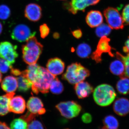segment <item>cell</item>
Wrapping results in <instances>:
<instances>
[{
    "instance_id": "6da1fadb",
    "label": "cell",
    "mask_w": 129,
    "mask_h": 129,
    "mask_svg": "<svg viewBox=\"0 0 129 129\" xmlns=\"http://www.w3.org/2000/svg\"><path fill=\"white\" fill-rule=\"evenodd\" d=\"M22 74L31 81L32 91L36 94L40 92L48 93L51 83L56 78L46 69L36 63L29 65Z\"/></svg>"
},
{
    "instance_id": "7a4b0ae2",
    "label": "cell",
    "mask_w": 129,
    "mask_h": 129,
    "mask_svg": "<svg viewBox=\"0 0 129 129\" xmlns=\"http://www.w3.org/2000/svg\"><path fill=\"white\" fill-rule=\"evenodd\" d=\"M26 42L22 48L24 61L29 65L36 63L42 53L43 45L35 36L30 37Z\"/></svg>"
},
{
    "instance_id": "3957f363",
    "label": "cell",
    "mask_w": 129,
    "mask_h": 129,
    "mask_svg": "<svg viewBox=\"0 0 129 129\" xmlns=\"http://www.w3.org/2000/svg\"><path fill=\"white\" fill-rule=\"evenodd\" d=\"M116 95L113 88L107 84H102L97 86L93 94L95 102L101 107L111 105L115 100Z\"/></svg>"
},
{
    "instance_id": "277c9868",
    "label": "cell",
    "mask_w": 129,
    "mask_h": 129,
    "mask_svg": "<svg viewBox=\"0 0 129 129\" xmlns=\"http://www.w3.org/2000/svg\"><path fill=\"white\" fill-rule=\"evenodd\" d=\"M90 75L89 71L78 63H74L67 68L65 73L63 75L62 78L72 84L83 81Z\"/></svg>"
},
{
    "instance_id": "5b68a950",
    "label": "cell",
    "mask_w": 129,
    "mask_h": 129,
    "mask_svg": "<svg viewBox=\"0 0 129 129\" xmlns=\"http://www.w3.org/2000/svg\"><path fill=\"white\" fill-rule=\"evenodd\" d=\"M56 108L63 117L72 119L79 115L81 110V107L74 101L61 102L56 106Z\"/></svg>"
},
{
    "instance_id": "8992f818",
    "label": "cell",
    "mask_w": 129,
    "mask_h": 129,
    "mask_svg": "<svg viewBox=\"0 0 129 129\" xmlns=\"http://www.w3.org/2000/svg\"><path fill=\"white\" fill-rule=\"evenodd\" d=\"M106 22L111 29H122L124 26L123 20L118 11L113 7H108L104 11Z\"/></svg>"
},
{
    "instance_id": "52a82bcc",
    "label": "cell",
    "mask_w": 129,
    "mask_h": 129,
    "mask_svg": "<svg viewBox=\"0 0 129 129\" xmlns=\"http://www.w3.org/2000/svg\"><path fill=\"white\" fill-rule=\"evenodd\" d=\"M17 46L8 41L0 42V57L7 61L11 65L14 64L18 56Z\"/></svg>"
},
{
    "instance_id": "ba28073f",
    "label": "cell",
    "mask_w": 129,
    "mask_h": 129,
    "mask_svg": "<svg viewBox=\"0 0 129 129\" xmlns=\"http://www.w3.org/2000/svg\"><path fill=\"white\" fill-rule=\"evenodd\" d=\"M110 39L106 36L101 38L97 46L96 50L92 53L91 58L97 63L101 62L102 55L103 53H108L111 56H114L112 51V48L109 45Z\"/></svg>"
},
{
    "instance_id": "9c48e42d",
    "label": "cell",
    "mask_w": 129,
    "mask_h": 129,
    "mask_svg": "<svg viewBox=\"0 0 129 129\" xmlns=\"http://www.w3.org/2000/svg\"><path fill=\"white\" fill-rule=\"evenodd\" d=\"M36 32H32L30 28L24 24H18L12 30L11 37L12 39L19 42L26 41L30 37L34 36Z\"/></svg>"
},
{
    "instance_id": "30bf717a",
    "label": "cell",
    "mask_w": 129,
    "mask_h": 129,
    "mask_svg": "<svg viewBox=\"0 0 129 129\" xmlns=\"http://www.w3.org/2000/svg\"><path fill=\"white\" fill-rule=\"evenodd\" d=\"M101 0H72L68 9L73 14H76L78 11H84L86 8L97 4Z\"/></svg>"
},
{
    "instance_id": "8fae6325",
    "label": "cell",
    "mask_w": 129,
    "mask_h": 129,
    "mask_svg": "<svg viewBox=\"0 0 129 129\" xmlns=\"http://www.w3.org/2000/svg\"><path fill=\"white\" fill-rule=\"evenodd\" d=\"M27 108L29 112L35 115H42L46 112L41 100L37 97H30L27 102Z\"/></svg>"
},
{
    "instance_id": "7c38bea8",
    "label": "cell",
    "mask_w": 129,
    "mask_h": 129,
    "mask_svg": "<svg viewBox=\"0 0 129 129\" xmlns=\"http://www.w3.org/2000/svg\"><path fill=\"white\" fill-rule=\"evenodd\" d=\"M9 112L16 114H22L26 108L25 100L20 95L13 96L9 100L8 103Z\"/></svg>"
},
{
    "instance_id": "4fadbf2b",
    "label": "cell",
    "mask_w": 129,
    "mask_h": 129,
    "mask_svg": "<svg viewBox=\"0 0 129 129\" xmlns=\"http://www.w3.org/2000/svg\"><path fill=\"white\" fill-rule=\"evenodd\" d=\"M46 69L54 76L59 75L64 71L65 64L60 58H53L48 60L46 64Z\"/></svg>"
},
{
    "instance_id": "5bb4252c",
    "label": "cell",
    "mask_w": 129,
    "mask_h": 129,
    "mask_svg": "<svg viewBox=\"0 0 129 129\" xmlns=\"http://www.w3.org/2000/svg\"><path fill=\"white\" fill-rule=\"evenodd\" d=\"M24 16L30 21L37 22L42 17L41 7L39 5L35 3H30L25 8Z\"/></svg>"
},
{
    "instance_id": "9a60e30c",
    "label": "cell",
    "mask_w": 129,
    "mask_h": 129,
    "mask_svg": "<svg viewBox=\"0 0 129 129\" xmlns=\"http://www.w3.org/2000/svg\"><path fill=\"white\" fill-rule=\"evenodd\" d=\"M114 112L120 116H124L129 113V100L125 98H118L114 103Z\"/></svg>"
},
{
    "instance_id": "2e32d148",
    "label": "cell",
    "mask_w": 129,
    "mask_h": 129,
    "mask_svg": "<svg viewBox=\"0 0 129 129\" xmlns=\"http://www.w3.org/2000/svg\"><path fill=\"white\" fill-rule=\"evenodd\" d=\"M74 90L79 99L88 97L93 91L92 86L86 81H81L75 84Z\"/></svg>"
},
{
    "instance_id": "e0dca14e",
    "label": "cell",
    "mask_w": 129,
    "mask_h": 129,
    "mask_svg": "<svg viewBox=\"0 0 129 129\" xmlns=\"http://www.w3.org/2000/svg\"><path fill=\"white\" fill-rule=\"evenodd\" d=\"M102 14L98 11H91L88 13L86 17V21L91 28L98 27L103 22Z\"/></svg>"
},
{
    "instance_id": "ac0fdd59",
    "label": "cell",
    "mask_w": 129,
    "mask_h": 129,
    "mask_svg": "<svg viewBox=\"0 0 129 129\" xmlns=\"http://www.w3.org/2000/svg\"><path fill=\"white\" fill-rule=\"evenodd\" d=\"M1 86L5 92H14L18 88L17 80V78L13 76H6L2 80Z\"/></svg>"
},
{
    "instance_id": "d6986e66",
    "label": "cell",
    "mask_w": 129,
    "mask_h": 129,
    "mask_svg": "<svg viewBox=\"0 0 129 129\" xmlns=\"http://www.w3.org/2000/svg\"><path fill=\"white\" fill-rule=\"evenodd\" d=\"M109 70L112 74L114 75L120 77L125 75L124 63L120 59H118L112 62L109 66Z\"/></svg>"
},
{
    "instance_id": "ffe728a7",
    "label": "cell",
    "mask_w": 129,
    "mask_h": 129,
    "mask_svg": "<svg viewBox=\"0 0 129 129\" xmlns=\"http://www.w3.org/2000/svg\"><path fill=\"white\" fill-rule=\"evenodd\" d=\"M14 94V92H11L0 96V115H6L9 112L8 106L9 101Z\"/></svg>"
},
{
    "instance_id": "44dd1931",
    "label": "cell",
    "mask_w": 129,
    "mask_h": 129,
    "mask_svg": "<svg viewBox=\"0 0 129 129\" xmlns=\"http://www.w3.org/2000/svg\"><path fill=\"white\" fill-rule=\"evenodd\" d=\"M17 79L18 89L20 92H27L32 87V83L31 81L22 74L18 76Z\"/></svg>"
},
{
    "instance_id": "7402d4cb",
    "label": "cell",
    "mask_w": 129,
    "mask_h": 129,
    "mask_svg": "<svg viewBox=\"0 0 129 129\" xmlns=\"http://www.w3.org/2000/svg\"><path fill=\"white\" fill-rule=\"evenodd\" d=\"M116 88L118 92L123 95L129 94V78L127 76H122L116 84Z\"/></svg>"
},
{
    "instance_id": "603a6c76",
    "label": "cell",
    "mask_w": 129,
    "mask_h": 129,
    "mask_svg": "<svg viewBox=\"0 0 129 129\" xmlns=\"http://www.w3.org/2000/svg\"><path fill=\"white\" fill-rule=\"evenodd\" d=\"M91 52L90 47L86 43H82L79 45L76 50L77 55L82 58H86L89 57L91 53Z\"/></svg>"
},
{
    "instance_id": "cb8c5ba5",
    "label": "cell",
    "mask_w": 129,
    "mask_h": 129,
    "mask_svg": "<svg viewBox=\"0 0 129 129\" xmlns=\"http://www.w3.org/2000/svg\"><path fill=\"white\" fill-rule=\"evenodd\" d=\"M104 128L107 129H118L119 122L114 116L109 115L103 119Z\"/></svg>"
},
{
    "instance_id": "d4e9b609",
    "label": "cell",
    "mask_w": 129,
    "mask_h": 129,
    "mask_svg": "<svg viewBox=\"0 0 129 129\" xmlns=\"http://www.w3.org/2000/svg\"><path fill=\"white\" fill-rule=\"evenodd\" d=\"M49 89L53 94L58 95L63 91L64 88L62 83L58 79L55 78L51 83Z\"/></svg>"
},
{
    "instance_id": "484cf974",
    "label": "cell",
    "mask_w": 129,
    "mask_h": 129,
    "mask_svg": "<svg viewBox=\"0 0 129 129\" xmlns=\"http://www.w3.org/2000/svg\"><path fill=\"white\" fill-rule=\"evenodd\" d=\"M111 32V28L108 25L102 23L97 27L95 30V34L98 37H101L107 36L110 34Z\"/></svg>"
},
{
    "instance_id": "4316f807",
    "label": "cell",
    "mask_w": 129,
    "mask_h": 129,
    "mask_svg": "<svg viewBox=\"0 0 129 129\" xmlns=\"http://www.w3.org/2000/svg\"><path fill=\"white\" fill-rule=\"evenodd\" d=\"M10 129H28V123L22 118L16 119L11 123Z\"/></svg>"
},
{
    "instance_id": "83f0119b",
    "label": "cell",
    "mask_w": 129,
    "mask_h": 129,
    "mask_svg": "<svg viewBox=\"0 0 129 129\" xmlns=\"http://www.w3.org/2000/svg\"><path fill=\"white\" fill-rule=\"evenodd\" d=\"M36 115L29 118L27 120L28 123V129H44V127L41 122L36 120L35 117Z\"/></svg>"
},
{
    "instance_id": "f1b7e54d",
    "label": "cell",
    "mask_w": 129,
    "mask_h": 129,
    "mask_svg": "<svg viewBox=\"0 0 129 129\" xmlns=\"http://www.w3.org/2000/svg\"><path fill=\"white\" fill-rule=\"evenodd\" d=\"M116 56L118 59L122 60L124 63L125 66V75L129 78V53L127 55L124 56L119 52L116 53Z\"/></svg>"
},
{
    "instance_id": "f546056e",
    "label": "cell",
    "mask_w": 129,
    "mask_h": 129,
    "mask_svg": "<svg viewBox=\"0 0 129 129\" xmlns=\"http://www.w3.org/2000/svg\"><path fill=\"white\" fill-rule=\"evenodd\" d=\"M11 14V11L9 7L5 5H0V19L7 20Z\"/></svg>"
},
{
    "instance_id": "4dcf8cb0",
    "label": "cell",
    "mask_w": 129,
    "mask_h": 129,
    "mask_svg": "<svg viewBox=\"0 0 129 129\" xmlns=\"http://www.w3.org/2000/svg\"><path fill=\"white\" fill-rule=\"evenodd\" d=\"M12 66L6 60L0 58V72L2 73H7L12 68Z\"/></svg>"
},
{
    "instance_id": "1f68e13d",
    "label": "cell",
    "mask_w": 129,
    "mask_h": 129,
    "mask_svg": "<svg viewBox=\"0 0 129 129\" xmlns=\"http://www.w3.org/2000/svg\"><path fill=\"white\" fill-rule=\"evenodd\" d=\"M122 17L124 25L129 24V4L125 7L122 13Z\"/></svg>"
},
{
    "instance_id": "d6a6232c",
    "label": "cell",
    "mask_w": 129,
    "mask_h": 129,
    "mask_svg": "<svg viewBox=\"0 0 129 129\" xmlns=\"http://www.w3.org/2000/svg\"><path fill=\"white\" fill-rule=\"evenodd\" d=\"M40 31L41 38L45 39L49 34L50 29L46 24H44L40 26Z\"/></svg>"
},
{
    "instance_id": "836d02e7",
    "label": "cell",
    "mask_w": 129,
    "mask_h": 129,
    "mask_svg": "<svg viewBox=\"0 0 129 129\" xmlns=\"http://www.w3.org/2000/svg\"><path fill=\"white\" fill-rule=\"evenodd\" d=\"M81 119L84 123H89L92 121V116L90 114L85 113L82 115Z\"/></svg>"
},
{
    "instance_id": "e575fe53",
    "label": "cell",
    "mask_w": 129,
    "mask_h": 129,
    "mask_svg": "<svg viewBox=\"0 0 129 129\" xmlns=\"http://www.w3.org/2000/svg\"><path fill=\"white\" fill-rule=\"evenodd\" d=\"M72 34L73 36L76 38V39H80L82 36V33L80 29H77L72 31Z\"/></svg>"
},
{
    "instance_id": "d590c367",
    "label": "cell",
    "mask_w": 129,
    "mask_h": 129,
    "mask_svg": "<svg viewBox=\"0 0 129 129\" xmlns=\"http://www.w3.org/2000/svg\"><path fill=\"white\" fill-rule=\"evenodd\" d=\"M11 73L16 76H18L22 74V72H21L19 70L17 69L13 68H12L11 70Z\"/></svg>"
},
{
    "instance_id": "8d00e7d4",
    "label": "cell",
    "mask_w": 129,
    "mask_h": 129,
    "mask_svg": "<svg viewBox=\"0 0 129 129\" xmlns=\"http://www.w3.org/2000/svg\"><path fill=\"white\" fill-rule=\"evenodd\" d=\"M123 51L127 53H129V37L125 44V46L123 48Z\"/></svg>"
},
{
    "instance_id": "74e56055",
    "label": "cell",
    "mask_w": 129,
    "mask_h": 129,
    "mask_svg": "<svg viewBox=\"0 0 129 129\" xmlns=\"http://www.w3.org/2000/svg\"><path fill=\"white\" fill-rule=\"evenodd\" d=\"M0 129H10V128L5 122L0 121Z\"/></svg>"
},
{
    "instance_id": "f35d334b",
    "label": "cell",
    "mask_w": 129,
    "mask_h": 129,
    "mask_svg": "<svg viewBox=\"0 0 129 129\" xmlns=\"http://www.w3.org/2000/svg\"><path fill=\"white\" fill-rule=\"evenodd\" d=\"M3 29V27L2 24L0 22V35L2 33Z\"/></svg>"
},
{
    "instance_id": "ab89813d",
    "label": "cell",
    "mask_w": 129,
    "mask_h": 129,
    "mask_svg": "<svg viewBox=\"0 0 129 129\" xmlns=\"http://www.w3.org/2000/svg\"><path fill=\"white\" fill-rule=\"evenodd\" d=\"M2 74L0 72V83L1 82L2 80Z\"/></svg>"
},
{
    "instance_id": "60d3db41",
    "label": "cell",
    "mask_w": 129,
    "mask_h": 129,
    "mask_svg": "<svg viewBox=\"0 0 129 129\" xmlns=\"http://www.w3.org/2000/svg\"><path fill=\"white\" fill-rule=\"evenodd\" d=\"M101 129H107L105 128H104V127H103V128H102Z\"/></svg>"
},
{
    "instance_id": "b9f144b4",
    "label": "cell",
    "mask_w": 129,
    "mask_h": 129,
    "mask_svg": "<svg viewBox=\"0 0 129 129\" xmlns=\"http://www.w3.org/2000/svg\"></svg>"
}]
</instances>
